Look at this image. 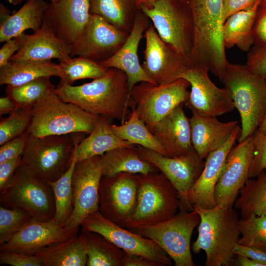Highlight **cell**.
<instances>
[{
	"label": "cell",
	"mask_w": 266,
	"mask_h": 266,
	"mask_svg": "<svg viewBox=\"0 0 266 266\" xmlns=\"http://www.w3.org/2000/svg\"><path fill=\"white\" fill-rule=\"evenodd\" d=\"M54 91L66 102L111 120L126 121L130 106L131 92L126 74L116 68H108L102 77L78 86L65 85Z\"/></svg>",
	"instance_id": "6da1fadb"
},
{
	"label": "cell",
	"mask_w": 266,
	"mask_h": 266,
	"mask_svg": "<svg viewBox=\"0 0 266 266\" xmlns=\"http://www.w3.org/2000/svg\"><path fill=\"white\" fill-rule=\"evenodd\" d=\"M193 208L200 218L198 236L191 247L193 252H205V266L232 265L234 247L240 235L236 209L217 205L212 209Z\"/></svg>",
	"instance_id": "7a4b0ae2"
},
{
	"label": "cell",
	"mask_w": 266,
	"mask_h": 266,
	"mask_svg": "<svg viewBox=\"0 0 266 266\" xmlns=\"http://www.w3.org/2000/svg\"><path fill=\"white\" fill-rule=\"evenodd\" d=\"M32 119L27 130L35 137L82 133L90 134L100 116L66 102L54 90L45 93L31 108Z\"/></svg>",
	"instance_id": "3957f363"
},
{
	"label": "cell",
	"mask_w": 266,
	"mask_h": 266,
	"mask_svg": "<svg viewBox=\"0 0 266 266\" xmlns=\"http://www.w3.org/2000/svg\"><path fill=\"white\" fill-rule=\"evenodd\" d=\"M222 82L240 116V142L253 134L266 116V75L254 73L246 65L229 62Z\"/></svg>",
	"instance_id": "277c9868"
},
{
	"label": "cell",
	"mask_w": 266,
	"mask_h": 266,
	"mask_svg": "<svg viewBox=\"0 0 266 266\" xmlns=\"http://www.w3.org/2000/svg\"><path fill=\"white\" fill-rule=\"evenodd\" d=\"M84 136L82 133L39 137L29 134L21 164L42 179L55 181L69 168L76 145Z\"/></svg>",
	"instance_id": "5b68a950"
},
{
	"label": "cell",
	"mask_w": 266,
	"mask_h": 266,
	"mask_svg": "<svg viewBox=\"0 0 266 266\" xmlns=\"http://www.w3.org/2000/svg\"><path fill=\"white\" fill-rule=\"evenodd\" d=\"M138 175L136 206L127 224L129 229L165 221L181 206L177 190L161 172Z\"/></svg>",
	"instance_id": "8992f818"
},
{
	"label": "cell",
	"mask_w": 266,
	"mask_h": 266,
	"mask_svg": "<svg viewBox=\"0 0 266 266\" xmlns=\"http://www.w3.org/2000/svg\"><path fill=\"white\" fill-rule=\"evenodd\" d=\"M0 203L7 208L24 209L34 220L47 221L55 217V200L52 187L21 164L8 186L0 192Z\"/></svg>",
	"instance_id": "52a82bcc"
},
{
	"label": "cell",
	"mask_w": 266,
	"mask_h": 266,
	"mask_svg": "<svg viewBox=\"0 0 266 266\" xmlns=\"http://www.w3.org/2000/svg\"><path fill=\"white\" fill-rule=\"evenodd\" d=\"M140 10L150 19L161 38L189 63L194 28L188 0H160L151 8L141 6Z\"/></svg>",
	"instance_id": "ba28073f"
},
{
	"label": "cell",
	"mask_w": 266,
	"mask_h": 266,
	"mask_svg": "<svg viewBox=\"0 0 266 266\" xmlns=\"http://www.w3.org/2000/svg\"><path fill=\"white\" fill-rule=\"evenodd\" d=\"M200 221V216L195 210H181L165 221L130 230L153 240L173 261L175 266H195L191 239Z\"/></svg>",
	"instance_id": "9c48e42d"
},
{
	"label": "cell",
	"mask_w": 266,
	"mask_h": 266,
	"mask_svg": "<svg viewBox=\"0 0 266 266\" xmlns=\"http://www.w3.org/2000/svg\"><path fill=\"white\" fill-rule=\"evenodd\" d=\"M189 82L183 78L166 84L141 82L131 92V99L138 117L153 132L157 124L189 99Z\"/></svg>",
	"instance_id": "30bf717a"
},
{
	"label": "cell",
	"mask_w": 266,
	"mask_h": 266,
	"mask_svg": "<svg viewBox=\"0 0 266 266\" xmlns=\"http://www.w3.org/2000/svg\"><path fill=\"white\" fill-rule=\"evenodd\" d=\"M101 156L76 162L72 176L73 210L63 227L73 235L89 214L99 210V188L102 176Z\"/></svg>",
	"instance_id": "8fae6325"
},
{
	"label": "cell",
	"mask_w": 266,
	"mask_h": 266,
	"mask_svg": "<svg viewBox=\"0 0 266 266\" xmlns=\"http://www.w3.org/2000/svg\"><path fill=\"white\" fill-rule=\"evenodd\" d=\"M80 227L82 231L99 233L127 253L145 257L158 266L171 265V258L153 240L116 224L104 217L99 210L87 216Z\"/></svg>",
	"instance_id": "7c38bea8"
},
{
	"label": "cell",
	"mask_w": 266,
	"mask_h": 266,
	"mask_svg": "<svg viewBox=\"0 0 266 266\" xmlns=\"http://www.w3.org/2000/svg\"><path fill=\"white\" fill-rule=\"evenodd\" d=\"M137 148L140 158L154 165L177 190L181 202L180 209L193 210L187 201L188 193L200 177L205 164L193 146L187 153L173 158L139 145Z\"/></svg>",
	"instance_id": "4fadbf2b"
},
{
	"label": "cell",
	"mask_w": 266,
	"mask_h": 266,
	"mask_svg": "<svg viewBox=\"0 0 266 266\" xmlns=\"http://www.w3.org/2000/svg\"><path fill=\"white\" fill-rule=\"evenodd\" d=\"M138 174L120 172L102 176L99 188V211L106 218L127 228L136 206Z\"/></svg>",
	"instance_id": "5bb4252c"
},
{
	"label": "cell",
	"mask_w": 266,
	"mask_h": 266,
	"mask_svg": "<svg viewBox=\"0 0 266 266\" xmlns=\"http://www.w3.org/2000/svg\"><path fill=\"white\" fill-rule=\"evenodd\" d=\"M208 69L203 66L189 68L181 78L188 80L191 87L188 100L184 103L191 110L209 117H217L235 108L231 91L218 87L210 79Z\"/></svg>",
	"instance_id": "9a60e30c"
},
{
	"label": "cell",
	"mask_w": 266,
	"mask_h": 266,
	"mask_svg": "<svg viewBox=\"0 0 266 266\" xmlns=\"http://www.w3.org/2000/svg\"><path fill=\"white\" fill-rule=\"evenodd\" d=\"M146 45L141 66L156 85L174 82L189 68L188 62L158 35L152 23L144 32Z\"/></svg>",
	"instance_id": "2e32d148"
},
{
	"label": "cell",
	"mask_w": 266,
	"mask_h": 266,
	"mask_svg": "<svg viewBox=\"0 0 266 266\" xmlns=\"http://www.w3.org/2000/svg\"><path fill=\"white\" fill-rule=\"evenodd\" d=\"M254 151L253 134L230 150L215 188L217 206L233 207L240 190L249 179Z\"/></svg>",
	"instance_id": "e0dca14e"
},
{
	"label": "cell",
	"mask_w": 266,
	"mask_h": 266,
	"mask_svg": "<svg viewBox=\"0 0 266 266\" xmlns=\"http://www.w3.org/2000/svg\"><path fill=\"white\" fill-rule=\"evenodd\" d=\"M129 33L102 17L91 14L80 39L71 46L70 56L83 57L98 63L105 61L121 48Z\"/></svg>",
	"instance_id": "ac0fdd59"
},
{
	"label": "cell",
	"mask_w": 266,
	"mask_h": 266,
	"mask_svg": "<svg viewBox=\"0 0 266 266\" xmlns=\"http://www.w3.org/2000/svg\"><path fill=\"white\" fill-rule=\"evenodd\" d=\"M90 0H59L49 3L43 17L56 36L72 46L89 21Z\"/></svg>",
	"instance_id": "d6986e66"
},
{
	"label": "cell",
	"mask_w": 266,
	"mask_h": 266,
	"mask_svg": "<svg viewBox=\"0 0 266 266\" xmlns=\"http://www.w3.org/2000/svg\"><path fill=\"white\" fill-rule=\"evenodd\" d=\"M150 21L143 12L138 10L133 28L124 44L111 57L99 63L105 68H116L123 71L127 76L130 92L139 82H148L156 85L143 70L137 54L143 33L149 27Z\"/></svg>",
	"instance_id": "ffe728a7"
},
{
	"label": "cell",
	"mask_w": 266,
	"mask_h": 266,
	"mask_svg": "<svg viewBox=\"0 0 266 266\" xmlns=\"http://www.w3.org/2000/svg\"><path fill=\"white\" fill-rule=\"evenodd\" d=\"M74 235L54 219L47 221L32 219L7 241L0 244V250L35 255L42 248Z\"/></svg>",
	"instance_id": "44dd1931"
},
{
	"label": "cell",
	"mask_w": 266,
	"mask_h": 266,
	"mask_svg": "<svg viewBox=\"0 0 266 266\" xmlns=\"http://www.w3.org/2000/svg\"><path fill=\"white\" fill-rule=\"evenodd\" d=\"M241 129L238 126L227 141L206 158L204 167L199 179L190 189L187 201L192 206L212 209L216 206L215 188L223 170L227 155L238 138Z\"/></svg>",
	"instance_id": "7402d4cb"
},
{
	"label": "cell",
	"mask_w": 266,
	"mask_h": 266,
	"mask_svg": "<svg viewBox=\"0 0 266 266\" xmlns=\"http://www.w3.org/2000/svg\"><path fill=\"white\" fill-rule=\"evenodd\" d=\"M16 38L19 42L20 48L9 62H48L56 59L60 62L72 58L71 46L58 38L43 20L40 29L34 33H23Z\"/></svg>",
	"instance_id": "603a6c76"
},
{
	"label": "cell",
	"mask_w": 266,
	"mask_h": 266,
	"mask_svg": "<svg viewBox=\"0 0 266 266\" xmlns=\"http://www.w3.org/2000/svg\"><path fill=\"white\" fill-rule=\"evenodd\" d=\"M191 111L189 121L192 145L204 160L211 152L224 145L238 126V121L222 122L216 117L204 116L194 110Z\"/></svg>",
	"instance_id": "cb8c5ba5"
},
{
	"label": "cell",
	"mask_w": 266,
	"mask_h": 266,
	"mask_svg": "<svg viewBox=\"0 0 266 266\" xmlns=\"http://www.w3.org/2000/svg\"><path fill=\"white\" fill-rule=\"evenodd\" d=\"M183 104L177 106L162 119L153 132L168 157L185 154L193 147L189 119L184 112Z\"/></svg>",
	"instance_id": "d4e9b609"
},
{
	"label": "cell",
	"mask_w": 266,
	"mask_h": 266,
	"mask_svg": "<svg viewBox=\"0 0 266 266\" xmlns=\"http://www.w3.org/2000/svg\"><path fill=\"white\" fill-rule=\"evenodd\" d=\"M15 13L2 4L0 5V42L15 38L28 29L38 31L42 23L44 12L49 3L44 0H27Z\"/></svg>",
	"instance_id": "484cf974"
},
{
	"label": "cell",
	"mask_w": 266,
	"mask_h": 266,
	"mask_svg": "<svg viewBox=\"0 0 266 266\" xmlns=\"http://www.w3.org/2000/svg\"><path fill=\"white\" fill-rule=\"evenodd\" d=\"M35 255L43 266H85L88 260L80 234L49 245Z\"/></svg>",
	"instance_id": "4316f807"
},
{
	"label": "cell",
	"mask_w": 266,
	"mask_h": 266,
	"mask_svg": "<svg viewBox=\"0 0 266 266\" xmlns=\"http://www.w3.org/2000/svg\"><path fill=\"white\" fill-rule=\"evenodd\" d=\"M111 120L103 116L100 118L89 135L77 145L76 150L77 162L97 156H102L105 152L118 147H132L127 141L118 137L111 128Z\"/></svg>",
	"instance_id": "83f0119b"
},
{
	"label": "cell",
	"mask_w": 266,
	"mask_h": 266,
	"mask_svg": "<svg viewBox=\"0 0 266 266\" xmlns=\"http://www.w3.org/2000/svg\"><path fill=\"white\" fill-rule=\"evenodd\" d=\"M102 176L112 177L120 172L146 174L159 169L151 163L141 159L135 147H118L101 156Z\"/></svg>",
	"instance_id": "f1b7e54d"
},
{
	"label": "cell",
	"mask_w": 266,
	"mask_h": 266,
	"mask_svg": "<svg viewBox=\"0 0 266 266\" xmlns=\"http://www.w3.org/2000/svg\"><path fill=\"white\" fill-rule=\"evenodd\" d=\"M62 76L59 64L51 61L9 62L0 67V85L19 86L42 77Z\"/></svg>",
	"instance_id": "f546056e"
},
{
	"label": "cell",
	"mask_w": 266,
	"mask_h": 266,
	"mask_svg": "<svg viewBox=\"0 0 266 266\" xmlns=\"http://www.w3.org/2000/svg\"><path fill=\"white\" fill-rule=\"evenodd\" d=\"M262 0H259L251 9L236 12L229 17L223 26L225 48L236 46L243 52H249L254 44L253 28L257 9Z\"/></svg>",
	"instance_id": "4dcf8cb0"
},
{
	"label": "cell",
	"mask_w": 266,
	"mask_h": 266,
	"mask_svg": "<svg viewBox=\"0 0 266 266\" xmlns=\"http://www.w3.org/2000/svg\"><path fill=\"white\" fill-rule=\"evenodd\" d=\"M138 9L135 0H90V13L130 33Z\"/></svg>",
	"instance_id": "1f68e13d"
},
{
	"label": "cell",
	"mask_w": 266,
	"mask_h": 266,
	"mask_svg": "<svg viewBox=\"0 0 266 266\" xmlns=\"http://www.w3.org/2000/svg\"><path fill=\"white\" fill-rule=\"evenodd\" d=\"M130 106L132 112L128 120L119 126L111 124V128L113 133L119 138L131 144L141 146L166 156V152L161 144L138 117L132 99Z\"/></svg>",
	"instance_id": "d6a6232c"
},
{
	"label": "cell",
	"mask_w": 266,
	"mask_h": 266,
	"mask_svg": "<svg viewBox=\"0 0 266 266\" xmlns=\"http://www.w3.org/2000/svg\"><path fill=\"white\" fill-rule=\"evenodd\" d=\"M254 178L247 180L234 202L233 206L239 210L241 218L253 214L266 215V171H263Z\"/></svg>",
	"instance_id": "836d02e7"
},
{
	"label": "cell",
	"mask_w": 266,
	"mask_h": 266,
	"mask_svg": "<svg viewBox=\"0 0 266 266\" xmlns=\"http://www.w3.org/2000/svg\"><path fill=\"white\" fill-rule=\"evenodd\" d=\"M88 260L87 266H122L124 251L99 233L82 231L80 233Z\"/></svg>",
	"instance_id": "e575fe53"
},
{
	"label": "cell",
	"mask_w": 266,
	"mask_h": 266,
	"mask_svg": "<svg viewBox=\"0 0 266 266\" xmlns=\"http://www.w3.org/2000/svg\"><path fill=\"white\" fill-rule=\"evenodd\" d=\"M68 169L57 180L49 182L52 187L55 200L54 220L62 227L70 216L73 210V194L72 176L76 163V150Z\"/></svg>",
	"instance_id": "d590c367"
},
{
	"label": "cell",
	"mask_w": 266,
	"mask_h": 266,
	"mask_svg": "<svg viewBox=\"0 0 266 266\" xmlns=\"http://www.w3.org/2000/svg\"><path fill=\"white\" fill-rule=\"evenodd\" d=\"M59 65L62 76L57 87L72 85L79 79L99 78L103 76L107 70L99 63L83 57H72L66 61L60 62Z\"/></svg>",
	"instance_id": "8d00e7d4"
},
{
	"label": "cell",
	"mask_w": 266,
	"mask_h": 266,
	"mask_svg": "<svg viewBox=\"0 0 266 266\" xmlns=\"http://www.w3.org/2000/svg\"><path fill=\"white\" fill-rule=\"evenodd\" d=\"M50 77H40L17 86L7 85L6 94L19 108H31L45 93L56 88Z\"/></svg>",
	"instance_id": "74e56055"
},
{
	"label": "cell",
	"mask_w": 266,
	"mask_h": 266,
	"mask_svg": "<svg viewBox=\"0 0 266 266\" xmlns=\"http://www.w3.org/2000/svg\"><path fill=\"white\" fill-rule=\"evenodd\" d=\"M240 234L238 243L266 253V215L253 214L239 220Z\"/></svg>",
	"instance_id": "f35d334b"
},
{
	"label": "cell",
	"mask_w": 266,
	"mask_h": 266,
	"mask_svg": "<svg viewBox=\"0 0 266 266\" xmlns=\"http://www.w3.org/2000/svg\"><path fill=\"white\" fill-rule=\"evenodd\" d=\"M31 108H18L0 121V145L26 132L31 123Z\"/></svg>",
	"instance_id": "ab89813d"
},
{
	"label": "cell",
	"mask_w": 266,
	"mask_h": 266,
	"mask_svg": "<svg viewBox=\"0 0 266 266\" xmlns=\"http://www.w3.org/2000/svg\"><path fill=\"white\" fill-rule=\"evenodd\" d=\"M33 219L25 210L0 206V245L6 241Z\"/></svg>",
	"instance_id": "60d3db41"
},
{
	"label": "cell",
	"mask_w": 266,
	"mask_h": 266,
	"mask_svg": "<svg viewBox=\"0 0 266 266\" xmlns=\"http://www.w3.org/2000/svg\"><path fill=\"white\" fill-rule=\"evenodd\" d=\"M253 135L254 151L249 178H256L266 168V134L256 131Z\"/></svg>",
	"instance_id": "b9f144b4"
},
{
	"label": "cell",
	"mask_w": 266,
	"mask_h": 266,
	"mask_svg": "<svg viewBox=\"0 0 266 266\" xmlns=\"http://www.w3.org/2000/svg\"><path fill=\"white\" fill-rule=\"evenodd\" d=\"M29 133L26 131L0 145V164L22 155L25 150Z\"/></svg>",
	"instance_id": "7bdbcfd3"
},
{
	"label": "cell",
	"mask_w": 266,
	"mask_h": 266,
	"mask_svg": "<svg viewBox=\"0 0 266 266\" xmlns=\"http://www.w3.org/2000/svg\"><path fill=\"white\" fill-rule=\"evenodd\" d=\"M0 264L12 266H43L40 259L35 255L3 250H0Z\"/></svg>",
	"instance_id": "ee69618b"
},
{
	"label": "cell",
	"mask_w": 266,
	"mask_h": 266,
	"mask_svg": "<svg viewBox=\"0 0 266 266\" xmlns=\"http://www.w3.org/2000/svg\"><path fill=\"white\" fill-rule=\"evenodd\" d=\"M254 46L266 48V4H260L253 28Z\"/></svg>",
	"instance_id": "f6af8a7d"
},
{
	"label": "cell",
	"mask_w": 266,
	"mask_h": 266,
	"mask_svg": "<svg viewBox=\"0 0 266 266\" xmlns=\"http://www.w3.org/2000/svg\"><path fill=\"white\" fill-rule=\"evenodd\" d=\"M254 73L266 75V48L253 46L249 51L245 64Z\"/></svg>",
	"instance_id": "bcb514c9"
},
{
	"label": "cell",
	"mask_w": 266,
	"mask_h": 266,
	"mask_svg": "<svg viewBox=\"0 0 266 266\" xmlns=\"http://www.w3.org/2000/svg\"><path fill=\"white\" fill-rule=\"evenodd\" d=\"M22 156L0 164V192L10 183L14 172L21 163Z\"/></svg>",
	"instance_id": "7dc6e473"
},
{
	"label": "cell",
	"mask_w": 266,
	"mask_h": 266,
	"mask_svg": "<svg viewBox=\"0 0 266 266\" xmlns=\"http://www.w3.org/2000/svg\"><path fill=\"white\" fill-rule=\"evenodd\" d=\"M259 0H223V19L226 20L233 14L242 10L252 9Z\"/></svg>",
	"instance_id": "c3c4849f"
},
{
	"label": "cell",
	"mask_w": 266,
	"mask_h": 266,
	"mask_svg": "<svg viewBox=\"0 0 266 266\" xmlns=\"http://www.w3.org/2000/svg\"><path fill=\"white\" fill-rule=\"evenodd\" d=\"M235 255L244 256L257 261L266 266V253L256 248L236 243L234 247Z\"/></svg>",
	"instance_id": "681fc988"
},
{
	"label": "cell",
	"mask_w": 266,
	"mask_h": 266,
	"mask_svg": "<svg viewBox=\"0 0 266 266\" xmlns=\"http://www.w3.org/2000/svg\"><path fill=\"white\" fill-rule=\"evenodd\" d=\"M20 48V44L15 37L5 42L0 49V67L3 66L9 62L10 59Z\"/></svg>",
	"instance_id": "f907efd6"
},
{
	"label": "cell",
	"mask_w": 266,
	"mask_h": 266,
	"mask_svg": "<svg viewBox=\"0 0 266 266\" xmlns=\"http://www.w3.org/2000/svg\"><path fill=\"white\" fill-rule=\"evenodd\" d=\"M122 266H158L156 263L142 256L124 252Z\"/></svg>",
	"instance_id": "816d5d0a"
},
{
	"label": "cell",
	"mask_w": 266,
	"mask_h": 266,
	"mask_svg": "<svg viewBox=\"0 0 266 266\" xmlns=\"http://www.w3.org/2000/svg\"><path fill=\"white\" fill-rule=\"evenodd\" d=\"M18 106L8 96L0 98V115L10 114L16 110Z\"/></svg>",
	"instance_id": "f5cc1de1"
},
{
	"label": "cell",
	"mask_w": 266,
	"mask_h": 266,
	"mask_svg": "<svg viewBox=\"0 0 266 266\" xmlns=\"http://www.w3.org/2000/svg\"><path fill=\"white\" fill-rule=\"evenodd\" d=\"M237 259L235 262L236 266H265L263 264L249 258L236 255Z\"/></svg>",
	"instance_id": "db71d44e"
},
{
	"label": "cell",
	"mask_w": 266,
	"mask_h": 266,
	"mask_svg": "<svg viewBox=\"0 0 266 266\" xmlns=\"http://www.w3.org/2000/svg\"><path fill=\"white\" fill-rule=\"evenodd\" d=\"M159 0H135V1L138 10H140L141 6L151 8Z\"/></svg>",
	"instance_id": "11a10c76"
},
{
	"label": "cell",
	"mask_w": 266,
	"mask_h": 266,
	"mask_svg": "<svg viewBox=\"0 0 266 266\" xmlns=\"http://www.w3.org/2000/svg\"><path fill=\"white\" fill-rule=\"evenodd\" d=\"M256 131L262 133L266 134V116L261 126Z\"/></svg>",
	"instance_id": "9f6ffc18"
},
{
	"label": "cell",
	"mask_w": 266,
	"mask_h": 266,
	"mask_svg": "<svg viewBox=\"0 0 266 266\" xmlns=\"http://www.w3.org/2000/svg\"><path fill=\"white\" fill-rule=\"evenodd\" d=\"M24 0H14L13 2V4L16 5V4H19L21 2L23 1ZM50 0L51 2H54V1H58L59 0Z\"/></svg>",
	"instance_id": "6f0895ef"
},
{
	"label": "cell",
	"mask_w": 266,
	"mask_h": 266,
	"mask_svg": "<svg viewBox=\"0 0 266 266\" xmlns=\"http://www.w3.org/2000/svg\"><path fill=\"white\" fill-rule=\"evenodd\" d=\"M261 4H266V0H262Z\"/></svg>",
	"instance_id": "680465c9"
},
{
	"label": "cell",
	"mask_w": 266,
	"mask_h": 266,
	"mask_svg": "<svg viewBox=\"0 0 266 266\" xmlns=\"http://www.w3.org/2000/svg\"><path fill=\"white\" fill-rule=\"evenodd\" d=\"M8 2L13 4L14 0H6Z\"/></svg>",
	"instance_id": "91938a15"
},
{
	"label": "cell",
	"mask_w": 266,
	"mask_h": 266,
	"mask_svg": "<svg viewBox=\"0 0 266 266\" xmlns=\"http://www.w3.org/2000/svg\"><path fill=\"white\" fill-rule=\"evenodd\" d=\"M265 171H266V168L265 169Z\"/></svg>",
	"instance_id": "94428289"
},
{
	"label": "cell",
	"mask_w": 266,
	"mask_h": 266,
	"mask_svg": "<svg viewBox=\"0 0 266 266\" xmlns=\"http://www.w3.org/2000/svg\"></svg>",
	"instance_id": "6125c7cd"
}]
</instances>
